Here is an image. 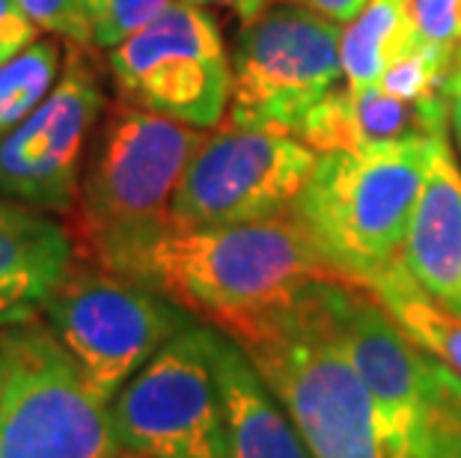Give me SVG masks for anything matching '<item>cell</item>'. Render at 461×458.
I'll return each instance as SVG.
<instances>
[{"mask_svg":"<svg viewBox=\"0 0 461 458\" xmlns=\"http://www.w3.org/2000/svg\"><path fill=\"white\" fill-rule=\"evenodd\" d=\"M205 129L116 102L90 143L75 202V250L90 265L131 277L173 229V197Z\"/></svg>","mask_w":461,"mask_h":458,"instance_id":"obj_1","label":"cell"},{"mask_svg":"<svg viewBox=\"0 0 461 458\" xmlns=\"http://www.w3.org/2000/svg\"><path fill=\"white\" fill-rule=\"evenodd\" d=\"M319 283L221 334L250 357L312 458H396L369 387L321 319Z\"/></svg>","mask_w":461,"mask_h":458,"instance_id":"obj_2","label":"cell"},{"mask_svg":"<svg viewBox=\"0 0 461 458\" xmlns=\"http://www.w3.org/2000/svg\"><path fill=\"white\" fill-rule=\"evenodd\" d=\"M131 280L221 330L295 298L312 283L342 277L325 265L295 218L283 214L239 227L167 229L140 256Z\"/></svg>","mask_w":461,"mask_h":458,"instance_id":"obj_3","label":"cell"},{"mask_svg":"<svg viewBox=\"0 0 461 458\" xmlns=\"http://www.w3.org/2000/svg\"><path fill=\"white\" fill-rule=\"evenodd\" d=\"M440 138L319 152L289 214L333 274L366 286L402 259Z\"/></svg>","mask_w":461,"mask_h":458,"instance_id":"obj_4","label":"cell"},{"mask_svg":"<svg viewBox=\"0 0 461 458\" xmlns=\"http://www.w3.org/2000/svg\"><path fill=\"white\" fill-rule=\"evenodd\" d=\"M316 301L369 387L396 458H461V373L411 343L360 283L321 280Z\"/></svg>","mask_w":461,"mask_h":458,"instance_id":"obj_5","label":"cell"},{"mask_svg":"<svg viewBox=\"0 0 461 458\" xmlns=\"http://www.w3.org/2000/svg\"><path fill=\"white\" fill-rule=\"evenodd\" d=\"M0 458H113L111 405L45 325L31 316L0 325Z\"/></svg>","mask_w":461,"mask_h":458,"instance_id":"obj_6","label":"cell"},{"mask_svg":"<svg viewBox=\"0 0 461 458\" xmlns=\"http://www.w3.org/2000/svg\"><path fill=\"white\" fill-rule=\"evenodd\" d=\"M39 316L107 405L170 343L191 313L140 280L84 262L51 292Z\"/></svg>","mask_w":461,"mask_h":458,"instance_id":"obj_7","label":"cell"},{"mask_svg":"<svg viewBox=\"0 0 461 458\" xmlns=\"http://www.w3.org/2000/svg\"><path fill=\"white\" fill-rule=\"evenodd\" d=\"M342 24L298 4L268 6L244 24L232 54V99L223 125L301 140L312 113L346 84Z\"/></svg>","mask_w":461,"mask_h":458,"instance_id":"obj_8","label":"cell"},{"mask_svg":"<svg viewBox=\"0 0 461 458\" xmlns=\"http://www.w3.org/2000/svg\"><path fill=\"white\" fill-rule=\"evenodd\" d=\"M122 102L194 129L223 122L232 99V60L205 6L173 0L158 18L107 51Z\"/></svg>","mask_w":461,"mask_h":458,"instance_id":"obj_9","label":"cell"},{"mask_svg":"<svg viewBox=\"0 0 461 458\" xmlns=\"http://www.w3.org/2000/svg\"><path fill=\"white\" fill-rule=\"evenodd\" d=\"M212 325L176 334L111 402L122 453L223 458V405L212 364Z\"/></svg>","mask_w":461,"mask_h":458,"instance_id":"obj_10","label":"cell"},{"mask_svg":"<svg viewBox=\"0 0 461 458\" xmlns=\"http://www.w3.org/2000/svg\"><path fill=\"white\" fill-rule=\"evenodd\" d=\"M319 152L292 134L230 129L205 134L173 197V227H239L289 214Z\"/></svg>","mask_w":461,"mask_h":458,"instance_id":"obj_11","label":"cell"},{"mask_svg":"<svg viewBox=\"0 0 461 458\" xmlns=\"http://www.w3.org/2000/svg\"><path fill=\"white\" fill-rule=\"evenodd\" d=\"M86 45L68 42L51 95L13 131L0 134V200L36 211L72 214L104 95Z\"/></svg>","mask_w":461,"mask_h":458,"instance_id":"obj_12","label":"cell"},{"mask_svg":"<svg viewBox=\"0 0 461 458\" xmlns=\"http://www.w3.org/2000/svg\"><path fill=\"white\" fill-rule=\"evenodd\" d=\"M75 262V238L60 220L0 200V325L39 316Z\"/></svg>","mask_w":461,"mask_h":458,"instance_id":"obj_13","label":"cell"},{"mask_svg":"<svg viewBox=\"0 0 461 458\" xmlns=\"http://www.w3.org/2000/svg\"><path fill=\"white\" fill-rule=\"evenodd\" d=\"M402 262L438 304L461 316V170L447 134L431 155Z\"/></svg>","mask_w":461,"mask_h":458,"instance_id":"obj_14","label":"cell"},{"mask_svg":"<svg viewBox=\"0 0 461 458\" xmlns=\"http://www.w3.org/2000/svg\"><path fill=\"white\" fill-rule=\"evenodd\" d=\"M212 364L223 405V458H312L250 357L218 328Z\"/></svg>","mask_w":461,"mask_h":458,"instance_id":"obj_15","label":"cell"},{"mask_svg":"<svg viewBox=\"0 0 461 458\" xmlns=\"http://www.w3.org/2000/svg\"><path fill=\"white\" fill-rule=\"evenodd\" d=\"M449 102H411L387 93L384 86L351 90L342 84L312 113L301 140L316 152L360 149L372 143H399L411 138L447 134Z\"/></svg>","mask_w":461,"mask_h":458,"instance_id":"obj_16","label":"cell"},{"mask_svg":"<svg viewBox=\"0 0 461 458\" xmlns=\"http://www.w3.org/2000/svg\"><path fill=\"white\" fill-rule=\"evenodd\" d=\"M411 0H369L357 18L342 24L339 63L351 90L378 86L396 60L423 42Z\"/></svg>","mask_w":461,"mask_h":458,"instance_id":"obj_17","label":"cell"},{"mask_svg":"<svg viewBox=\"0 0 461 458\" xmlns=\"http://www.w3.org/2000/svg\"><path fill=\"white\" fill-rule=\"evenodd\" d=\"M366 289L411 343L461 373V316L438 304L411 277L405 262L396 259L390 268L372 277Z\"/></svg>","mask_w":461,"mask_h":458,"instance_id":"obj_18","label":"cell"},{"mask_svg":"<svg viewBox=\"0 0 461 458\" xmlns=\"http://www.w3.org/2000/svg\"><path fill=\"white\" fill-rule=\"evenodd\" d=\"M63 48L54 39H36L31 48L0 66V134L22 125L42 104L63 75Z\"/></svg>","mask_w":461,"mask_h":458,"instance_id":"obj_19","label":"cell"},{"mask_svg":"<svg viewBox=\"0 0 461 458\" xmlns=\"http://www.w3.org/2000/svg\"><path fill=\"white\" fill-rule=\"evenodd\" d=\"M173 0H84L86 18H90L93 45L116 48L152 18H158Z\"/></svg>","mask_w":461,"mask_h":458,"instance_id":"obj_20","label":"cell"},{"mask_svg":"<svg viewBox=\"0 0 461 458\" xmlns=\"http://www.w3.org/2000/svg\"><path fill=\"white\" fill-rule=\"evenodd\" d=\"M18 4L42 33H54L72 45H93L84 0H18Z\"/></svg>","mask_w":461,"mask_h":458,"instance_id":"obj_21","label":"cell"},{"mask_svg":"<svg viewBox=\"0 0 461 458\" xmlns=\"http://www.w3.org/2000/svg\"><path fill=\"white\" fill-rule=\"evenodd\" d=\"M417 27L429 42L447 51H458L461 45V0H411Z\"/></svg>","mask_w":461,"mask_h":458,"instance_id":"obj_22","label":"cell"},{"mask_svg":"<svg viewBox=\"0 0 461 458\" xmlns=\"http://www.w3.org/2000/svg\"><path fill=\"white\" fill-rule=\"evenodd\" d=\"M36 39H42V31L31 22V18H15V22L0 24V66L18 57L24 48H31Z\"/></svg>","mask_w":461,"mask_h":458,"instance_id":"obj_23","label":"cell"},{"mask_svg":"<svg viewBox=\"0 0 461 458\" xmlns=\"http://www.w3.org/2000/svg\"><path fill=\"white\" fill-rule=\"evenodd\" d=\"M289 4L310 9V13L328 18L333 24H348L351 18L360 15V9L366 6L369 0H289Z\"/></svg>","mask_w":461,"mask_h":458,"instance_id":"obj_24","label":"cell"},{"mask_svg":"<svg viewBox=\"0 0 461 458\" xmlns=\"http://www.w3.org/2000/svg\"><path fill=\"white\" fill-rule=\"evenodd\" d=\"M188 4H197V6H221V9H230V13L239 18L241 24H250L271 6V0H188Z\"/></svg>","mask_w":461,"mask_h":458,"instance_id":"obj_25","label":"cell"},{"mask_svg":"<svg viewBox=\"0 0 461 458\" xmlns=\"http://www.w3.org/2000/svg\"><path fill=\"white\" fill-rule=\"evenodd\" d=\"M449 122H453V134L458 140V149H461V45L456 51V60H453V72H449Z\"/></svg>","mask_w":461,"mask_h":458,"instance_id":"obj_26","label":"cell"},{"mask_svg":"<svg viewBox=\"0 0 461 458\" xmlns=\"http://www.w3.org/2000/svg\"><path fill=\"white\" fill-rule=\"evenodd\" d=\"M15 18H24V9L18 0H0V24L15 22Z\"/></svg>","mask_w":461,"mask_h":458,"instance_id":"obj_27","label":"cell"},{"mask_svg":"<svg viewBox=\"0 0 461 458\" xmlns=\"http://www.w3.org/2000/svg\"><path fill=\"white\" fill-rule=\"evenodd\" d=\"M113 458H143V455H134V453H116Z\"/></svg>","mask_w":461,"mask_h":458,"instance_id":"obj_28","label":"cell"},{"mask_svg":"<svg viewBox=\"0 0 461 458\" xmlns=\"http://www.w3.org/2000/svg\"><path fill=\"white\" fill-rule=\"evenodd\" d=\"M0 390H4V360H0Z\"/></svg>","mask_w":461,"mask_h":458,"instance_id":"obj_29","label":"cell"}]
</instances>
